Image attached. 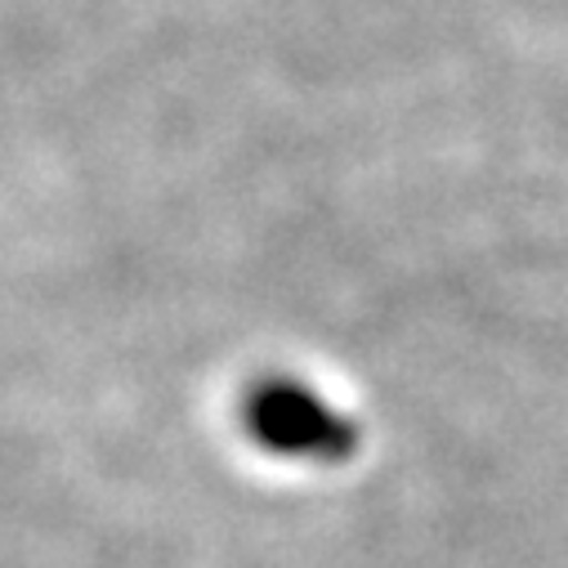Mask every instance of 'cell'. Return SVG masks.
Returning <instances> with one entry per match:
<instances>
[{
	"instance_id": "1",
	"label": "cell",
	"mask_w": 568,
	"mask_h": 568,
	"mask_svg": "<svg viewBox=\"0 0 568 568\" xmlns=\"http://www.w3.org/2000/svg\"><path fill=\"white\" fill-rule=\"evenodd\" d=\"M242 416L251 439L264 453L287 462L336 466V462H349L358 448V425L296 376H264L246 394Z\"/></svg>"
}]
</instances>
